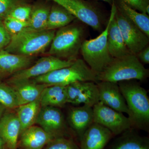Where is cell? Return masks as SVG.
Masks as SVG:
<instances>
[{
    "instance_id": "cell-5",
    "label": "cell",
    "mask_w": 149,
    "mask_h": 149,
    "mask_svg": "<svg viewBox=\"0 0 149 149\" xmlns=\"http://www.w3.org/2000/svg\"><path fill=\"white\" fill-rule=\"evenodd\" d=\"M55 33V30L37 31L27 27L11 37L9 44L4 49L10 53L33 57L50 45Z\"/></svg>"
},
{
    "instance_id": "cell-35",
    "label": "cell",
    "mask_w": 149,
    "mask_h": 149,
    "mask_svg": "<svg viewBox=\"0 0 149 149\" xmlns=\"http://www.w3.org/2000/svg\"><path fill=\"white\" fill-rule=\"evenodd\" d=\"M0 149H8L5 143L0 136Z\"/></svg>"
},
{
    "instance_id": "cell-15",
    "label": "cell",
    "mask_w": 149,
    "mask_h": 149,
    "mask_svg": "<svg viewBox=\"0 0 149 149\" xmlns=\"http://www.w3.org/2000/svg\"><path fill=\"white\" fill-rule=\"evenodd\" d=\"M107 128L93 122L80 139V149H104L114 136Z\"/></svg>"
},
{
    "instance_id": "cell-29",
    "label": "cell",
    "mask_w": 149,
    "mask_h": 149,
    "mask_svg": "<svg viewBox=\"0 0 149 149\" xmlns=\"http://www.w3.org/2000/svg\"><path fill=\"white\" fill-rule=\"evenodd\" d=\"M3 22L6 29L11 37L21 32L29 25L28 21H21L9 16L7 17Z\"/></svg>"
},
{
    "instance_id": "cell-16",
    "label": "cell",
    "mask_w": 149,
    "mask_h": 149,
    "mask_svg": "<svg viewBox=\"0 0 149 149\" xmlns=\"http://www.w3.org/2000/svg\"><path fill=\"white\" fill-rule=\"evenodd\" d=\"M55 138L40 126L33 125L23 131L19 136L17 149H42Z\"/></svg>"
},
{
    "instance_id": "cell-7",
    "label": "cell",
    "mask_w": 149,
    "mask_h": 149,
    "mask_svg": "<svg viewBox=\"0 0 149 149\" xmlns=\"http://www.w3.org/2000/svg\"><path fill=\"white\" fill-rule=\"evenodd\" d=\"M64 8L77 20L98 32L102 31L104 19L95 6L85 0H45Z\"/></svg>"
},
{
    "instance_id": "cell-8",
    "label": "cell",
    "mask_w": 149,
    "mask_h": 149,
    "mask_svg": "<svg viewBox=\"0 0 149 149\" xmlns=\"http://www.w3.org/2000/svg\"><path fill=\"white\" fill-rule=\"evenodd\" d=\"M94 122L107 128L114 136L133 128L130 118L99 102L93 107Z\"/></svg>"
},
{
    "instance_id": "cell-22",
    "label": "cell",
    "mask_w": 149,
    "mask_h": 149,
    "mask_svg": "<svg viewBox=\"0 0 149 149\" xmlns=\"http://www.w3.org/2000/svg\"><path fill=\"white\" fill-rule=\"evenodd\" d=\"M116 9L128 21L149 37V17L147 14L138 12L122 0H115Z\"/></svg>"
},
{
    "instance_id": "cell-34",
    "label": "cell",
    "mask_w": 149,
    "mask_h": 149,
    "mask_svg": "<svg viewBox=\"0 0 149 149\" xmlns=\"http://www.w3.org/2000/svg\"><path fill=\"white\" fill-rule=\"evenodd\" d=\"M139 60L145 64L149 63V47L148 45L136 55Z\"/></svg>"
},
{
    "instance_id": "cell-25",
    "label": "cell",
    "mask_w": 149,
    "mask_h": 149,
    "mask_svg": "<svg viewBox=\"0 0 149 149\" xmlns=\"http://www.w3.org/2000/svg\"><path fill=\"white\" fill-rule=\"evenodd\" d=\"M76 19L64 8L54 3L52 6L48 17L46 30H55L64 27Z\"/></svg>"
},
{
    "instance_id": "cell-13",
    "label": "cell",
    "mask_w": 149,
    "mask_h": 149,
    "mask_svg": "<svg viewBox=\"0 0 149 149\" xmlns=\"http://www.w3.org/2000/svg\"><path fill=\"white\" fill-rule=\"evenodd\" d=\"M96 83L98 89L100 102L115 110L126 113L131 120L132 114L118 83L99 81Z\"/></svg>"
},
{
    "instance_id": "cell-32",
    "label": "cell",
    "mask_w": 149,
    "mask_h": 149,
    "mask_svg": "<svg viewBox=\"0 0 149 149\" xmlns=\"http://www.w3.org/2000/svg\"><path fill=\"white\" fill-rule=\"evenodd\" d=\"M125 4L141 13H149V0H122Z\"/></svg>"
},
{
    "instance_id": "cell-19",
    "label": "cell",
    "mask_w": 149,
    "mask_h": 149,
    "mask_svg": "<svg viewBox=\"0 0 149 149\" xmlns=\"http://www.w3.org/2000/svg\"><path fill=\"white\" fill-rule=\"evenodd\" d=\"M33 57L10 53L4 49L0 50V73L12 75L31 66Z\"/></svg>"
},
{
    "instance_id": "cell-26",
    "label": "cell",
    "mask_w": 149,
    "mask_h": 149,
    "mask_svg": "<svg viewBox=\"0 0 149 149\" xmlns=\"http://www.w3.org/2000/svg\"><path fill=\"white\" fill-rule=\"evenodd\" d=\"M51 6L41 3L32 6L28 28L37 31L46 30Z\"/></svg>"
},
{
    "instance_id": "cell-27",
    "label": "cell",
    "mask_w": 149,
    "mask_h": 149,
    "mask_svg": "<svg viewBox=\"0 0 149 149\" xmlns=\"http://www.w3.org/2000/svg\"><path fill=\"white\" fill-rule=\"evenodd\" d=\"M0 104L8 110L16 109L19 106L16 94L7 83H0Z\"/></svg>"
},
{
    "instance_id": "cell-23",
    "label": "cell",
    "mask_w": 149,
    "mask_h": 149,
    "mask_svg": "<svg viewBox=\"0 0 149 149\" xmlns=\"http://www.w3.org/2000/svg\"><path fill=\"white\" fill-rule=\"evenodd\" d=\"M40 100L41 107H62L67 103L66 86L48 85L43 90Z\"/></svg>"
},
{
    "instance_id": "cell-33",
    "label": "cell",
    "mask_w": 149,
    "mask_h": 149,
    "mask_svg": "<svg viewBox=\"0 0 149 149\" xmlns=\"http://www.w3.org/2000/svg\"><path fill=\"white\" fill-rule=\"evenodd\" d=\"M11 36L8 32L2 22H0V50L4 49L10 42Z\"/></svg>"
},
{
    "instance_id": "cell-9",
    "label": "cell",
    "mask_w": 149,
    "mask_h": 149,
    "mask_svg": "<svg viewBox=\"0 0 149 149\" xmlns=\"http://www.w3.org/2000/svg\"><path fill=\"white\" fill-rule=\"evenodd\" d=\"M74 61L62 59L52 56L44 57L33 65L13 74L8 82L33 79L56 70L69 66Z\"/></svg>"
},
{
    "instance_id": "cell-37",
    "label": "cell",
    "mask_w": 149,
    "mask_h": 149,
    "mask_svg": "<svg viewBox=\"0 0 149 149\" xmlns=\"http://www.w3.org/2000/svg\"><path fill=\"white\" fill-rule=\"evenodd\" d=\"M100 1H104L106 2L109 3L111 5L114 2V0H100Z\"/></svg>"
},
{
    "instance_id": "cell-38",
    "label": "cell",
    "mask_w": 149,
    "mask_h": 149,
    "mask_svg": "<svg viewBox=\"0 0 149 149\" xmlns=\"http://www.w3.org/2000/svg\"><path fill=\"white\" fill-rule=\"evenodd\" d=\"M1 83V78H0V83Z\"/></svg>"
},
{
    "instance_id": "cell-18",
    "label": "cell",
    "mask_w": 149,
    "mask_h": 149,
    "mask_svg": "<svg viewBox=\"0 0 149 149\" xmlns=\"http://www.w3.org/2000/svg\"><path fill=\"white\" fill-rule=\"evenodd\" d=\"M68 120L80 140L88 127L94 122L93 107L83 105L71 108L68 112Z\"/></svg>"
},
{
    "instance_id": "cell-21",
    "label": "cell",
    "mask_w": 149,
    "mask_h": 149,
    "mask_svg": "<svg viewBox=\"0 0 149 149\" xmlns=\"http://www.w3.org/2000/svg\"><path fill=\"white\" fill-rule=\"evenodd\" d=\"M107 46L109 52L113 58L120 57L130 53L124 42L115 16L109 29Z\"/></svg>"
},
{
    "instance_id": "cell-1",
    "label": "cell",
    "mask_w": 149,
    "mask_h": 149,
    "mask_svg": "<svg viewBox=\"0 0 149 149\" xmlns=\"http://www.w3.org/2000/svg\"><path fill=\"white\" fill-rule=\"evenodd\" d=\"M84 25L80 21L58 29L51 43L48 55L66 60L77 59L87 36Z\"/></svg>"
},
{
    "instance_id": "cell-2",
    "label": "cell",
    "mask_w": 149,
    "mask_h": 149,
    "mask_svg": "<svg viewBox=\"0 0 149 149\" xmlns=\"http://www.w3.org/2000/svg\"><path fill=\"white\" fill-rule=\"evenodd\" d=\"M132 114L133 128L148 131L149 99L148 92L136 80L118 83Z\"/></svg>"
},
{
    "instance_id": "cell-12",
    "label": "cell",
    "mask_w": 149,
    "mask_h": 149,
    "mask_svg": "<svg viewBox=\"0 0 149 149\" xmlns=\"http://www.w3.org/2000/svg\"><path fill=\"white\" fill-rule=\"evenodd\" d=\"M35 123L56 138L65 137V120L59 108L41 107Z\"/></svg>"
},
{
    "instance_id": "cell-3",
    "label": "cell",
    "mask_w": 149,
    "mask_h": 149,
    "mask_svg": "<svg viewBox=\"0 0 149 149\" xmlns=\"http://www.w3.org/2000/svg\"><path fill=\"white\" fill-rule=\"evenodd\" d=\"M149 70L141 63L137 56L129 53L113 58L103 71L97 76L99 81L118 83L123 81H144L149 76Z\"/></svg>"
},
{
    "instance_id": "cell-10",
    "label": "cell",
    "mask_w": 149,
    "mask_h": 149,
    "mask_svg": "<svg viewBox=\"0 0 149 149\" xmlns=\"http://www.w3.org/2000/svg\"><path fill=\"white\" fill-rule=\"evenodd\" d=\"M115 18L124 42L131 53L136 55L140 51L148 45L149 37L123 16L117 9Z\"/></svg>"
},
{
    "instance_id": "cell-31",
    "label": "cell",
    "mask_w": 149,
    "mask_h": 149,
    "mask_svg": "<svg viewBox=\"0 0 149 149\" xmlns=\"http://www.w3.org/2000/svg\"><path fill=\"white\" fill-rule=\"evenodd\" d=\"M25 1L26 0H0V22H2L15 8L26 3Z\"/></svg>"
},
{
    "instance_id": "cell-30",
    "label": "cell",
    "mask_w": 149,
    "mask_h": 149,
    "mask_svg": "<svg viewBox=\"0 0 149 149\" xmlns=\"http://www.w3.org/2000/svg\"><path fill=\"white\" fill-rule=\"evenodd\" d=\"M32 6L27 4L18 6L11 11L8 16L22 22H28L32 12Z\"/></svg>"
},
{
    "instance_id": "cell-24",
    "label": "cell",
    "mask_w": 149,
    "mask_h": 149,
    "mask_svg": "<svg viewBox=\"0 0 149 149\" xmlns=\"http://www.w3.org/2000/svg\"><path fill=\"white\" fill-rule=\"evenodd\" d=\"M41 108L39 98L31 102L21 105L15 109L21 125L20 135L24 130L34 125Z\"/></svg>"
},
{
    "instance_id": "cell-17",
    "label": "cell",
    "mask_w": 149,
    "mask_h": 149,
    "mask_svg": "<svg viewBox=\"0 0 149 149\" xmlns=\"http://www.w3.org/2000/svg\"><path fill=\"white\" fill-rule=\"evenodd\" d=\"M7 84L14 91L19 106L40 98L43 90L48 86L46 84L36 83L32 79L8 82Z\"/></svg>"
},
{
    "instance_id": "cell-6",
    "label": "cell",
    "mask_w": 149,
    "mask_h": 149,
    "mask_svg": "<svg viewBox=\"0 0 149 149\" xmlns=\"http://www.w3.org/2000/svg\"><path fill=\"white\" fill-rule=\"evenodd\" d=\"M32 79L41 84L63 86L78 81L98 82L97 75L83 59L80 58L76 59L69 66L56 70Z\"/></svg>"
},
{
    "instance_id": "cell-11",
    "label": "cell",
    "mask_w": 149,
    "mask_h": 149,
    "mask_svg": "<svg viewBox=\"0 0 149 149\" xmlns=\"http://www.w3.org/2000/svg\"><path fill=\"white\" fill-rule=\"evenodd\" d=\"M67 103L74 105L83 104L93 107L100 102L97 83L78 81L66 86Z\"/></svg>"
},
{
    "instance_id": "cell-28",
    "label": "cell",
    "mask_w": 149,
    "mask_h": 149,
    "mask_svg": "<svg viewBox=\"0 0 149 149\" xmlns=\"http://www.w3.org/2000/svg\"><path fill=\"white\" fill-rule=\"evenodd\" d=\"M42 149H80L71 138L60 137L53 139Z\"/></svg>"
},
{
    "instance_id": "cell-4",
    "label": "cell",
    "mask_w": 149,
    "mask_h": 149,
    "mask_svg": "<svg viewBox=\"0 0 149 149\" xmlns=\"http://www.w3.org/2000/svg\"><path fill=\"white\" fill-rule=\"evenodd\" d=\"M111 6V13L105 29L96 38L85 40L80 49L83 60L97 76L106 68L113 58L107 46L109 29L116 11L114 2Z\"/></svg>"
},
{
    "instance_id": "cell-36",
    "label": "cell",
    "mask_w": 149,
    "mask_h": 149,
    "mask_svg": "<svg viewBox=\"0 0 149 149\" xmlns=\"http://www.w3.org/2000/svg\"><path fill=\"white\" fill-rule=\"evenodd\" d=\"M6 109L3 106L0 104V119L2 117Z\"/></svg>"
},
{
    "instance_id": "cell-14",
    "label": "cell",
    "mask_w": 149,
    "mask_h": 149,
    "mask_svg": "<svg viewBox=\"0 0 149 149\" xmlns=\"http://www.w3.org/2000/svg\"><path fill=\"white\" fill-rule=\"evenodd\" d=\"M21 125L15 109L5 112L0 119V136L8 149H17Z\"/></svg>"
},
{
    "instance_id": "cell-20",
    "label": "cell",
    "mask_w": 149,
    "mask_h": 149,
    "mask_svg": "<svg viewBox=\"0 0 149 149\" xmlns=\"http://www.w3.org/2000/svg\"><path fill=\"white\" fill-rule=\"evenodd\" d=\"M120 135L109 149H149V138L140 136L133 128Z\"/></svg>"
}]
</instances>
